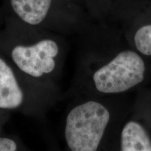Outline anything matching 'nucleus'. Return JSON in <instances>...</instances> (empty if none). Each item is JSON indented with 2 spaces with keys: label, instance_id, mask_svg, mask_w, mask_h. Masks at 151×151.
I'll use <instances>...</instances> for the list:
<instances>
[{
  "label": "nucleus",
  "instance_id": "obj_8",
  "mask_svg": "<svg viewBox=\"0 0 151 151\" xmlns=\"http://www.w3.org/2000/svg\"><path fill=\"white\" fill-rule=\"evenodd\" d=\"M17 145L14 141L6 138H0V151H15Z\"/></svg>",
  "mask_w": 151,
  "mask_h": 151
},
{
  "label": "nucleus",
  "instance_id": "obj_6",
  "mask_svg": "<svg viewBox=\"0 0 151 151\" xmlns=\"http://www.w3.org/2000/svg\"><path fill=\"white\" fill-rule=\"evenodd\" d=\"M52 0H11L16 14L29 24H38L44 20Z\"/></svg>",
  "mask_w": 151,
  "mask_h": 151
},
{
  "label": "nucleus",
  "instance_id": "obj_5",
  "mask_svg": "<svg viewBox=\"0 0 151 151\" xmlns=\"http://www.w3.org/2000/svg\"><path fill=\"white\" fill-rule=\"evenodd\" d=\"M120 150L151 151V139L140 123L129 121L124 126L121 132Z\"/></svg>",
  "mask_w": 151,
  "mask_h": 151
},
{
  "label": "nucleus",
  "instance_id": "obj_7",
  "mask_svg": "<svg viewBox=\"0 0 151 151\" xmlns=\"http://www.w3.org/2000/svg\"><path fill=\"white\" fill-rule=\"evenodd\" d=\"M134 44L138 51L145 55H151V24L139 28L134 35Z\"/></svg>",
  "mask_w": 151,
  "mask_h": 151
},
{
  "label": "nucleus",
  "instance_id": "obj_2",
  "mask_svg": "<svg viewBox=\"0 0 151 151\" xmlns=\"http://www.w3.org/2000/svg\"><path fill=\"white\" fill-rule=\"evenodd\" d=\"M146 64L137 52L131 50L120 52L93 75L96 89L104 94L127 91L144 80Z\"/></svg>",
  "mask_w": 151,
  "mask_h": 151
},
{
  "label": "nucleus",
  "instance_id": "obj_3",
  "mask_svg": "<svg viewBox=\"0 0 151 151\" xmlns=\"http://www.w3.org/2000/svg\"><path fill=\"white\" fill-rule=\"evenodd\" d=\"M59 51L58 46L52 40H43L32 46L15 47L12 58L20 70L34 77L50 73L55 62L53 58Z\"/></svg>",
  "mask_w": 151,
  "mask_h": 151
},
{
  "label": "nucleus",
  "instance_id": "obj_4",
  "mask_svg": "<svg viewBox=\"0 0 151 151\" xmlns=\"http://www.w3.org/2000/svg\"><path fill=\"white\" fill-rule=\"evenodd\" d=\"M23 94L13 71L0 58V108L15 109L22 102Z\"/></svg>",
  "mask_w": 151,
  "mask_h": 151
},
{
  "label": "nucleus",
  "instance_id": "obj_1",
  "mask_svg": "<svg viewBox=\"0 0 151 151\" xmlns=\"http://www.w3.org/2000/svg\"><path fill=\"white\" fill-rule=\"evenodd\" d=\"M110 120L104 106L90 101L73 108L67 118L65 139L73 151H94L99 147Z\"/></svg>",
  "mask_w": 151,
  "mask_h": 151
}]
</instances>
